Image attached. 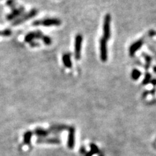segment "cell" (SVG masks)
Listing matches in <instances>:
<instances>
[{
	"label": "cell",
	"instance_id": "cell-26",
	"mask_svg": "<svg viewBox=\"0 0 156 156\" xmlns=\"http://www.w3.org/2000/svg\"><path fill=\"white\" fill-rule=\"evenodd\" d=\"M156 92V89H153L152 90H151V91H150V94H152V95H153Z\"/></svg>",
	"mask_w": 156,
	"mask_h": 156
},
{
	"label": "cell",
	"instance_id": "cell-1",
	"mask_svg": "<svg viewBox=\"0 0 156 156\" xmlns=\"http://www.w3.org/2000/svg\"><path fill=\"white\" fill-rule=\"evenodd\" d=\"M111 16L109 14H107L104 17L103 25V38L106 41L111 38Z\"/></svg>",
	"mask_w": 156,
	"mask_h": 156
},
{
	"label": "cell",
	"instance_id": "cell-5",
	"mask_svg": "<svg viewBox=\"0 0 156 156\" xmlns=\"http://www.w3.org/2000/svg\"><path fill=\"white\" fill-rule=\"evenodd\" d=\"M100 59L103 62H105L107 60V41L101 38L100 40Z\"/></svg>",
	"mask_w": 156,
	"mask_h": 156
},
{
	"label": "cell",
	"instance_id": "cell-2",
	"mask_svg": "<svg viewBox=\"0 0 156 156\" xmlns=\"http://www.w3.org/2000/svg\"><path fill=\"white\" fill-rule=\"evenodd\" d=\"M61 24V20L58 18H46L44 20H39L33 22L34 26L44 25L45 27H49L52 25H59Z\"/></svg>",
	"mask_w": 156,
	"mask_h": 156
},
{
	"label": "cell",
	"instance_id": "cell-18",
	"mask_svg": "<svg viewBox=\"0 0 156 156\" xmlns=\"http://www.w3.org/2000/svg\"><path fill=\"white\" fill-rule=\"evenodd\" d=\"M151 80H152V75L150 73L147 72L145 75V78H144L143 81V85H146L150 83Z\"/></svg>",
	"mask_w": 156,
	"mask_h": 156
},
{
	"label": "cell",
	"instance_id": "cell-20",
	"mask_svg": "<svg viewBox=\"0 0 156 156\" xmlns=\"http://www.w3.org/2000/svg\"><path fill=\"white\" fill-rule=\"evenodd\" d=\"M11 33H12L11 30L8 29L3 30V31L0 32V35H2L3 37H9V36H10Z\"/></svg>",
	"mask_w": 156,
	"mask_h": 156
},
{
	"label": "cell",
	"instance_id": "cell-10",
	"mask_svg": "<svg viewBox=\"0 0 156 156\" xmlns=\"http://www.w3.org/2000/svg\"><path fill=\"white\" fill-rule=\"evenodd\" d=\"M37 143H48V144H59L61 141L57 138H49V139H38L37 140Z\"/></svg>",
	"mask_w": 156,
	"mask_h": 156
},
{
	"label": "cell",
	"instance_id": "cell-11",
	"mask_svg": "<svg viewBox=\"0 0 156 156\" xmlns=\"http://www.w3.org/2000/svg\"><path fill=\"white\" fill-rule=\"evenodd\" d=\"M71 55L70 53H65L63 55V61L64 65L67 68H72V61H71Z\"/></svg>",
	"mask_w": 156,
	"mask_h": 156
},
{
	"label": "cell",
	"instance_id": "cell-19",
	"mask_svg": "<svg viewBox=\"0 0 156 156\" xmlns=\"http://www.w3.org/2000/svg\"><path fill=\"white\" fill-rule=\"evenodd\" d=\"M42 41H43L44 43L46 45H49L51 44V39L48 36H44L42 38Z\"/></svg>",
	"mask_w": 156,
	"mask_h": 156
},
{
	"label": "cell",
	"instance_id": "cell-7",
	"mask_svg": "<svg viewBox=\"0 0 156 156\" xmlns=\"http://www.w3.org/2000/svg\"><path fill=\"white\" fill-rule=\"evenodd\" d=\"M144 44L143 40H139V41L135 42L134 43L132 44L131 46H130L129 48V54L131 57H133L135 53H137L139 49L141 48V47L143 46Z\"/></svg>",
	"mask_w": 156,
	"mask_h": 156
},
{
	"label": "cell",
	"instance_id": "cell-8",
	"mask_svg": "<svg viewBox=\"0 0 156 156\" xmlns=\"http://www.w3.org/2000/svg\"><path fill=\"white\" fill-rule=\"evenodd\" d=\"M24 11L25 9L22 6L19 7L15 9V10L12 11L11 13L7 16V19L8 20H14V19H15L16 18L22 16L23 13H24Z\"/></svg>",
	"mask_w": 156,
	"mask_h": 156
},
{
	"label": "cell",
	"instance_id": "cell-24",
	"mask_svg": "<svg viewBox=\"0 0 156 156\" xmlns=\"http://www.w3.org/2000/svg\"><path fill=\"white\" fill-rule=\"evenodd\" d=\"M149 94H150V91H145V92H144V93H143V95H142V97H143V98H146V97Z\"/></svg>",
	"mask_w": 156,
	"mask_h": 156
},
{
	"label": "cell",
	"instance_id": "cell-14",
	"mask_svg": "<svg viewBox=\"0 0 156 156\" xmlns=\"http://www.w3.org/2000/svg\"><path fill=\"white\" fill-rule=\"evenodd\" d=\"M68 128V127L67 126H65V125H55V126H51L49 130L57 132L60 131H63V130H65Z\"/></svg>",
	"mask_w": 156,
	"mask_h": 156
},
{
	"label": "cell",
	"instance_id": "cell-15",
	"mask_svg": "<svg viewBox=\"0 0 156 156\" xmlns=\"http://www.w3.org/2000/svg\"><path fill=\"white\" fill-rule=\"evenodd\" d=\"M141 74H142L140 70H139L138 69H133L131 74L132 79L134 80V81H137L141 76Z\"/></svg>",
	"mask_w": 156,
	"mask_h": 156
},
{
	"label": "cell",
	"instance_id": "cell-27",
	"mask_svg": "<svg viewBox=\"0 0 156 156\" xmlns=\"http://www.w3.org/2000/svg\"><path fill=\"white\" fill-rule=\"evenodd\" d=\"M93 155H94V153H93V152H92L91 151V152L87 153V154L86 155V156H93Z\"/></svg>",
	"mask_w": 156,
	"mask_h": 156
},
{
	"label": "cell",
	"instance_id": "cell-4",
	"mask_svg": "<svg viewBox=\"0 0 156 156\" xmlns=\"http://www.w3.org/2000/svg\"><path fill=\"white\" fill-rule=\"evenodd\" d=\"M82 41V35L81 34H77L75 39V58L76 60H79L81 57Z\"/></svg>",
	"mask_w": 156,
	"mask_h": 156
},
{
	"label": "cell",
	"instance_id": "cell-3",
	"mask_svg": "<svg viewBox=\"0 0 156 156\" xmlns=\"http://www.w3.org/2000/svg\"><path fill=\"white\" fill-rule=\"evenodd\" d=\"M37 13H38V11L37 10V9H32V10H31L29 12H28V13L23 14L20 18H18L17 20H16L15 22L13 23V25H17L20 24V23H22L24 22H25L26 20L34 17Z\"/></svg>",
	"mask_w": 156,
	"mask_h": 156
},
{
	"label": "cell",
	"instance_id": "cell-17",
	"mask_svg": "<svg viewBox=\"0 0 156 156\" xmlns=\"http://www.w3.org/2000/svg\"><path fill=\"white\" fill-rule=\"evenodd\" d=\"M143 56L145 58V59L146 61V66H145V68L146 70H148L149 67H150L151 65V62H152V57L149 56L147 54L145 53H143Z\"/></svg>",
	"mask_w": 156,
	"mask_h": 156
},
{
	"label": "cell",
	"instance_id": "cell-6",
	"mask_svg": "<svg viewBox=\"0 0 156 156\" xmlns=\"http://www.w3.org/2000/svg\"><path fill=\"white\" fill-rule=\"evenodd\" d=\"M44 37V35L42 34V33L41 32V31H36L34 32H31L29 33L25 37V41L26 42H31L33 41L35 39H42V38Z\"/></svg>",
	"mask_w": 156,
	"mask_h": 156
},
{
	"label": "cell",
	"instance_id": "cell-29",
	"mask_svg": "<svg viewBox=\"0 0 156 156\" xmlns=\"http://www.w3.org/2000/svg\"><path fill=\"white\" fill-rule=\"evenodd\" d=\"M153 72H155V74H156V67H153Z\"/></svg>",
	"mask_w": 156,
	"mask_h": 156
},
{
	"label": "cell",
	"instance_id": "cell-12",
	"mask_svg": "<svg viewBox=\"0 0 156 156\" xmlns=\"http://www.w3.org/2000/svg\"><path fill=\"white\" fill-rule=\"evenodd\" d=\"M49 133V130H46L42 128H37L35 130V133L39 137H45Z\"/></svg>",
	"mask_w": 156,
	"mask_h": 156
},
{
	"label": "cell",
	"instance_id": "cell-30",
	"mask_svg": "<svg viewBox=\"0 0 156 156\" xmlns=\"http://www.w3.org/2000/svg\"><path fill=\"white\" fill-rule=\"evenodd\" d=\"M100 156H102V155H100Z\"/></svg>",
	"mask_w": 156,
	"mask_h": 156
},
{
	"label": "cell",
	"instance_id": "cell-9",
	"mask_svg": "<svg viewBox=\"0 0 156 156\" xmlns=\"http://www.w3.org/2000/svg\"><path fill=\"white\" fill-rule=\"evenodd\" d=\"M68 147L72 149L75 145V128L74 127H70L68 128Z\"/></svg>",
	"mask_w": 156,
	"mask_h": 156
},
{
	"label": "cell",
	"instance_id": "cell-28",
	"mask_svg": "<svg viewBox=\"0 0 156 156\" xmlns=\"http://www.w3.org/2000/svg\"><path fill=\"white\" fill-rule=\"evenodd\" d=\"M81 152L83 153H85V148H83V147H82L81 148Z\"/></svg>",
	"mask_w": 156,
	"mask_h": 156
},
{
	"label": "cell",
	"instance_id": "cell-13",
	"mask_svg": "<svg viewBox=\"0 0 156 156\" xmlns=\"http://www.w3.org/2000/svg\"><path fill=\"white\" fill-rule=\"evenodd\" d=\"M32 132L30 131H26L24 133V136H23V142L25 145H30L31 143V139L32 137Z\"/></svg>",
	"mask_w": 156,
	"mask_h": 156
},
{
	"label": "cell",
	"instance_id": "cell-16",
	"mask_svg": "<svg viewBox=\"0 0 156 156\" xmlns=\"http://www.w3.org/2000/svg\"><path fill=\"white\" fill-rule=\"evenodd\" d=\"M6 4L12 11L15 10V9L17 8L16 7V6H17V3H16V0H7L6 2Z\"/></svg>",
	"mask_w": 156,
	"mask_h": 156
},
{
	"label": "cell",
	"instance_id": "cell-25",
	"mask_svg": "<svg viewBox=\"0 0 156 156\" xmlns=\"http://www.w3.org/2000/svg\"><path fill=\"white\" fill-rule=\"evenodd\" d=\"M150 83L152 84L153 86H156V79H152L150 81Z\"/></svg>",
	"mask_w": 156,
	"mask_h": 156
},
{
	"label": "cell",
	"instance_id": "cell-22",
	"mask_svg": "<svg viewBox=\"0 0 156 156\" xmlns=\"http://www.w3.org/2000/svg\"><path fill=\"white\" fill-rule=\"evenodd\" d=\"M30 46L32 47V48H35V47H38L39 46V44L37 42H35L34 41H32L31 42H30Z\"/></svg>",
	"mask_w": 156,
	"mask_h": 156
},
{
	"label": "cell",
	"instance_id": "cell-23",
	"mask_svg": "<svg viewBox=\"0 0 156 156\" xmlns=\"http://www.w3.org/2000/svg\"><path fill=\"white\" fill-rule=\"evenodd\" d=\"M148 34H149V36H150V37H154L156 35V31L154 30H150V31H149Z\"/></svg>",
	"mask_w": 156,
	"mask_h": 156
},
{
	"label": "cell",
	"instance_id": "cell-21",
	"mask_svg": "<svg viewBox=\"0 0 156 156\" xmlns=\"http://www.w3.org/2000/svg\"><path fill=\"white\" fill-rule=\"evenodd\" d=\"M91 151L92 152H93L94 154H96V153H99V149L95 145H94V144H91Z\"/></svg>",
	"mask_w": 156,
	"mask_h": 156
}]
</instances>
